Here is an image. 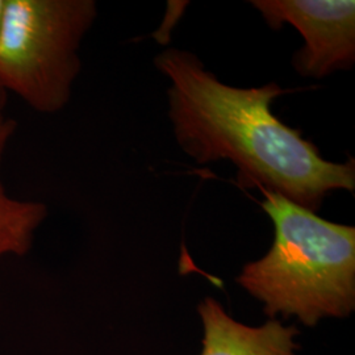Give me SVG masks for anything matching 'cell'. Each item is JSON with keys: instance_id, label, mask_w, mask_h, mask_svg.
<instances>
[{"instance_id": "6da1fadb", "label": "cell", "mask_w": 355, "mask_h": 355, "mask_svg": "<svg viewBox=\"0 0 355 355\" xmlns=\"http://www.w3.org/2000/svg\"><path fill=\"white\" fill-rule=\"evenodd\" d=\"M168 79V117L180 149L199 165L229 161L242 184L279 193L316 212L333 191L355 190V161L325 159L271 105L286 89L275 82L241 89L223 83L200 58L168 48L154 60Z\"/></svg>"}, {"instance_id": "7a4b0ae2", "label": "cell", "mask_w": 355, "mask_h": 355, "mask_svg": "<svg viewBox=\"0 0 355 355\" xmlns=\"http://www.w3.org/2000/svg\"><path fill=\"white\" fill-rule=\"evenodd\" d=\"M274 223L268 253L243 266L237 282L275 318L297 316L313 327L355 308V228L321 218L279 193L262 190Z\"/></svg>"}, {"instance_id": "3957f363", "label": "cell", "mask_w": 355, "mask_h": 355, "mask_svg": "<svg viewBox=\"0 0 355 355\" xmlns=\"http://www.w3.org/2000/svg\"><path fill=\"white\" fill-rule=\"evenodd\" d=\"M96 16L94 0H6L0 89L41 114L61 111L80 71V42Z\"/></svg>"}, {"instance_id": "277c9868", "label": "cell", "mask_w": 355, "mask_h": 355, "mask_svg": "<svg viewBox=\"0 0 355 355\" xmlns=\"http://www.w3.org/2000/svg\"><path fill=\"white\" fill-rule=\"evenodd\" d=\"M267 26L290 24L304 38L292 57L296 73L322 79L350 70L355 62V1L353 0H253Z\"/></svg>"}, {"instance_id": "5b68a950", "label": "cell", "mask_w": 355, "mask_h": 355, "mask_svg": "<svg viewBox=\"0 0 355 355\" xmlns=\"http://www.w3.org/2000/svg\"><path fill=\"white\" fill-rule=\"evenodd\" d=\"M204 325L202 355H295V327H283L271 320L261 328L234 321L215 299L199 305Z\"/></svg>"}, {"instance_id": "8992f818", "label": "cell", "mask_w": 355, "mask_h": 355, "mask_svg": "<svg viewBox=\"0 0 355 355\" xmlns=\"http://www.w3.org/2000/svg\"><path fill=\"white\" fill-rule=\"evenodd\" d=\"M15 121L0 127V167L7 144L15 132ZM46 217V207L38 202L13 199L0 179V257L26 254L33 241L35 232Z\"/></svg>"}, {"instance_id": "52a82bcc", "label": "cell", "mask_w": 355, "mask_h": 355, "mask_svg": "<svg viewBox=\"0 0 355 355\" xmlns=\"http://www.w3.org/2000/svg\"><path fill=\"white\" fill-rule=\"evenodd\" d=\"M186 4H189V3L187 1H183V3L168 1V11L166 15L165 23L153 35V37L155 38L159 44H167L168 42L170 31L173 29V26H175L178 19L183 13V10L186 8Z\"/></svg>"}, {"instance_id": "ba28073f", "label": "cell", "mask_w": 355, "mask_h": 355, "mask_svg": "<svg viewBox=\"0 0 355 355\" xmlns=\"http://www.w3.org/2000/svg\"><path fill=\"white\" fill-rule=\"evenodd\" d=\"M6 91L0 89V127L7 121V119L3 114V110H4V103H6Z\"/></svg>"}, {"instance_id": "9c48e42d", "label": "cell", "mask_w": 355, "mask_h": 355, "mask_svg": "<svg viewBox=\"0 0 355 355\" xmlns=\"http://www.w3.org/2000/svg\"><path fill=\"white\" fill-rule=\"evenodd\" d=\"M4 7H6V0H0V26H1V20H3Z\"/></svg>"}]
</instances>
